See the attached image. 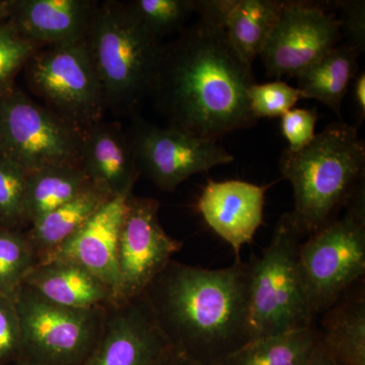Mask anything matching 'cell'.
<instances>
[{
    "instance_id": "1",
    "label": "cell",
    "mask_w": 365,
    "mask_h": 365,
    "mask_svg": "<svg viewBox=\"0 0 365 365\" xmlns=\"http://www.w3.org/2000/svg\"><path fill=\"white\" fill-rule=\"evenodd\" d=\"M199 16L163 45L150 95L169 126L217 141L256 123L248 102L256 81L222 26Z\"/></svg>"
},
{
    "instance_id": "2",
    "label": "cell",
    "mask_w": 365,
    "mask_h": 365,
    "mask_svg": "<svg viewBox=\"0 0 365 365\" xmlns=\"http://www.w3.org/2000/svg\"><path fill=\"white\" fill-rule=\"evenodd\" d=\"M145 292L170 346L200 364L218 365L251 341L250 262L206 269L170 261Z\"/></svg>"
},
{
    "instance_id": "3",
    "label": "cell",
    "mask_w": 365,
    "mask_h": 365,
    "mask_svg": "<svg viewBox=\"0 0 365 365\" xmlns=\"http://www.w3.org/2000/svg\"><path fill=\"white\" fill-rule=\"evenodd\" d=\"M279 169L294 190L290 211L304 237L337 218L364 185L365 144L357 128L332 122L299 151H283Z\"/></svg>"
},
{
    "instance_id": "4",
    "label": "cell",
    "mask_w": 365,
    "mask_h": 365,
    "mask_svg": "<svg viewBox=\"0 0 365 365\" xmlns=\"http://www.w3.org/2000/svg\"><path fill=\"white\" fill-rule=\"evenodd\" d=\"M86 43L106 108L131 112L150 95L163 44L139 23L127 2L98 4Z\"/></svg>"
},
{
    "instance_id": "5",
    "label": "cell",
    "mask_w": 365,
    "mask_h": 365,
    "mask_svg": "<svg viewBox=\"0 0 365 365\" xmlns=\"http://www.w3.org/2000/svg\"><path fill=\"white\" fill-rule=\"evenodd\" d=\"M302 239L292 213H285L261 256L250 261L251 340L314 327L316 314L300 267Z\"/></svg>"
},
{
    "instance_id": "6",
    "label": "cell",
    "mask_w": 365,
    "mask_h": 365,
    "mask_svg": "<svg viewBox=\"0 0 365 365\" xmlns=\"http://www.w3.org/2000/svg\"><path fill=\"white\" fill-rule=\"evenodd\" d=\"M344 210L300 244V267L316 316L332 307L365 274V185Z\"/></svg>"
},
{
    "instance_id": "7",
    "label": "cell",
    "mask_w": 365,
    "mask_h": 365,
    "mask_svg": "<svg viewBox=\"0 0 365 365\" xmlns=\"http://www.w3.org/2000/svg\"><path fill=\"white\" fill-rule=\"evenodd\" d=\"M81 137L83 131L16 86L0 96V153L26 175L81 165Z\"/></svg>"
},
{
    "instance_id": "8",
    "label": "cell",
    "mask_w": 365,
    "mask_h": 365,
    "mask_svg": "<svg viewBox=\"0 0 365 365\" xmlns=\"http://www.w3.org/2000/svg\"><path fill=\"white\" fill-rule=\"evenodd\" d=\"M25 67L31 90L51 111L81 131L101 121L104 93L86 40L38 50Z\"/></svg>"
},
{
    "instance_id": "9",
    "label": "cell",
    "mask_w": 365,
    "mask_h": 365,
    "mask_svg": "<svg viewBox=\"0 0 365 365\" xmlns=\"http://www.w3.org/2000/svg\"><path fill=\"white\" fill-rule=\"evenodd\" d=\"M21 351L34 365H68L88 349L93 333L91 309L53 304L23 285L14 297Z\"/></svg>"
},
{
    "instance_id": "10",
    "label": "cell",
    "mask_w": 365,
    "mask_h": 365,
    "mask_svg": "<svg viewBox=\"0 0 365 365\" xmlns=\"http://www.w3.org/2000/svg\"><path fill=\"white\" fill-rule=\"evenodd\" d=\"M332 9L334 1H285L260 54L268 76L297 78L339 45L342 31Z\"/></svg>"
},
{
    "instance_id": "11",
    "label": "cell",
    "mask_w": 365,
    "mask_h": 365,
    "mask_svg": "<svg viewBox=\"0 0 365 365\" xmlns=\"http://www.w3.org/2000/svg\"><path fill=\"white\" fill-rule=\"evenodd\" d=\"M129 138L139 172L163 191H174L193 175L235 160L217 141L172 126L163 128L141 118L134 121Z\"/></svg>"
},
{
    "instance_id": "12",
    "label": "cell",
    "mask_w": 365,
    "mask_h": 365,
    "mask_svg": "<svg viewBox=\"0 0 365 365\" xmlns=\"http://www.w3.org/2000/svg\"><path fill=\"white\" fill-rule=\"evenodd\" d=\"M158 208L155 199L127 198L118 242L119 299L143 294L182 248V242L170 237L160 225Z\"/></svg>"
},
{
    "instance_id": "13",
    "label": "cell",
    "mask_w": 365,
    "mask_h": 365,
    "mask_svg": "<svg viewBox=\"0 0 365 365\" xmlns=\"http://www.w3.org/2000/svg\"><path fill=\"white\" fill-rule=\"evenodd\" d=\"M271 185L259 186L241 180L209 181L198 199L197 209L215 234L237 255L253 241L264 220L266 192Z\"/></svg>"
},
{
    "instance_id": "14",
    "label": "cell",
    "mask_w": 365,
    "mask_h": 365,
    "mask_svg": "<svg viewBox=\"0 0 365 365\" xmlns=\"http://www.w3.org/2000/svg\"><path fill=\"white\" fill-rule=\"evenodd\" d=\"M128 196L110 198L76 234L48 253L45 261L76 264L117 295L119 287L118 242Z\"/></svg>"
},
{
    "instance_id": "15",
    "label": "cell",
    "mask_w": 365,
    "mask_h": 365,
    "mask_svg": "<svg viewBox=\"0 0 365 365\" xmlns=\"http://www.w3.org/2000/svg\"><path fill=\"white\" fill-rule=\"evenodd\" d=\"M97 6L90 0H11L9 21L34 44H72L88 38Z\"/></svg>"
},
{
    "instance_id": "16",
    "label": "cell",
    "mask_w": 365,
    "mask_h": 365,
    "mask_svg": "<svg viewBox=\"0 0 365 365\" xmlns=\"http://www.w3.org/2000/svg\"><path fill=\"white\" fill-rule=\"evenodd\" d=\"M170 347L144 297L113 322L85 365H155Z\"/></svg>"
},
{
    "instance_id": "17",
    "label": "cell",
    "mask_w": 365,
    "mask_h": 365,
    "mask_svg": "<svg viewBox=\"0 0 365 365\" xmlns=\"http://www.w3.org/2000/svg\"><path fill=\"white\" fill-rule=\"evenodd\" d=\"M81 165L110 198L131 195L139 170L130 138L119 125L100 121L83 131Z\"/></svg>"
},
{
    "instance_id": "18",
    "label": "cell",
    "mask_w": 365,
    "mask_h": 365,
    "mask_svg": "<svg viewBox=\"0 0 365 365\" xmlns=\"http://www.w3.org/2000/svg\"><path fill=\"white\" fill-rule=\"evenodd\" d=\"M283 0H196V14L216 21L247 63L260 56L284 9Z\"/></svg>"
},
{
    "instance_id": "19",
    "label": "cell",
    "mask_w": 365,
    "mask_h": 365,
    "mask_svg": "<svg viewBox=\"0 0 365 365\" xmlns=\"http://www.w3.org/2000/svg\"><path fill=\"white\" fill-rule=\"evenodd\" d=\"M319 344L340 365H365V292L357 283L324 312Z\"/></svg>"
},
{
    "instance_id": "20",
    "label": "cell",
    "mask_w": 365,
    "mask_h": 365,
    "mask_svg": "<svg viewBox=\"0 0 365 365\" xmlns=\"http://www.w3.org/2000/svg\"><path fill=\"white\" fill-rule=\"evenodd\" d=\"M23 285L53 304L71 309H93L111 294L85 269L61 261H44L33 267Z\"/></svg>"
},
{
    "instance_id": "21",
    "label": "cell",
    "mask_w": 365,
    "mask_h": 365,
    "mask_svg": "<svg viewBox=\"0 0 365 365\" xmlns=\"http://www.w3.org/2000/svg\"><path fill=\"white\" fill-rule=\"evenodd\" d=\"M360 53L349 45H338L297 76L302 98H314L341 116L346 95L359 74Z\"/></svg>"
},
{
    "instance_id": "22",
    "label": "cell",
    "mask_w": 365,
    "mask_h": 365,
    "mask_svg": "<svg viewBox=\"0 0 365 365\" xmlns=\"http://www.w3.org/2000/svg\"><path fill=\"white\" fill-rule=\"evenodd\" d=\"M93 186L81 165H54L26 175L25 222L34 225Z\"/></svg>"
},
{
    "instance_id": "23",
    "label": "cell",
    "mask_w": 365,
    "mask_h": 365,
    "mask_svg": "<svg viewBox=\"0 0 365 365\" xmlns=\"http://www.w3.org/2000/svg\"><path fill=\"white\" fill-rule=\"evenodd\" d=\"M317 344L314 326L249 341L218 365H307Z\"/></svg>"
},
{
    "instance_id": "24",
    "label": "cell",
    "mask_w": 365,
    "mask_h": 365,
    "mask_svg": "<svg viewBox=\"0 0 365 365\" xmlns=\"http://www.w3.org/2000/svg\"><path fill=\"white\" fill-rule=\"evenodd\" d=\"M109 199L95 186L91 187L34 223L29 242L32 248L35 246L50 253L76 234Z\"/></svg>"
},
{
    "instance_id": "25",
    "label": "cell",
    "mask_w": 365,
    "mask_h": 365,
    "mask_svg": "<svg viewBox=\"0 0 365 365\" xmlns=\"http://www.w3.org/2000/svg\"><path fill=\"white\" fill-rule=\"evenodd\" d=\"M33 268V249L26 237L0 227V295L14 299Z\"/></svg>"
},
{
    "instance_id": "26",
    "label": "cell",
    "mask_w": 365,
    "mask_h": 365,
    "mask_svg": "<svg viewBox=\"0 0 365 365\" xmlns=\"http://www.w3.org/2000/svg\"><path fill=\"white\" fill-rule=\"evenodd\" d=\"M127 4L145 30L160 40L182 30L189 16L196 13V0H134Z\"/></svg>"
},
{
    "instance_id": "27",
    "label": "cell",
    "mask_w": 365,
    "mask_h": 365,
    "mask_svg": "<svg viewBox=\"0 0 365 365\" xmlns=\"http://www.w3.org/2000/svg\"><path fill=\"white\" fill-rule=\"evenodd\" d=\"M26 173L0 153V227L14 230L25 222Z\"/></svg>"
},
{
    "instance_id": "28",
    "label": "cell",
    "mask_w": 365,
    "mask_h": 365,
    "mask_svg": "<svg viewBox=\"0 0 365 365\" xmlns=\"http://www.w3.org/2000/svg\"><path fill=\"white\" fill-rule=\"evenodd\" d=\"M38 48L39 46L21 36L9 19L0 25V96L16 86V74Z\"/></svg>"
},
{
    "instance_id": "29",
    "label": "cell",
    "mask_w": 365,
    "mask_h": 365,
    "mask_svg": "<svg viewBox=\"0 0 365 365\" xmlns=\"http://www.w3.org/2000/svg\"><path fill=\"white\" fill-rule=\"evenodd\" d=\"M302 98L297 88L277 79L266 83H255L248 91L249 109L255 119L282 117Z\"/></svg>"
},
{
    "instance_id": "30",
    "label": "cell",
    "mask_w": 365,
    "mask_h": 365,
    "mask_svg": "<svg viewBox=\"0 0 365 365\" xmlns=\"http://www.w3.org/2000/svg\"><path fill=\"white\" fill-rule=\"evenodd\" d=\"M318 112L316 109H294L281 117V132L288 143L287 150L295 153L306 148L316 136Z\"/></svg>"
},
{
    "instance_id": "31",
    "label": "cell",
    "mask_w": 365,
    "mask_h": 365,
    "mask_svg": "<svg viewBox=\"0 0 365 365\" xmlns=\"http://www.w3.org/2000/svg\"><path fill=\"white\" fill-rule=\"evenodd\" d=\"M334 9H339L341 31L347 38V45L361 54L365 47V2L364 0L334 1Z\"/></svg>"
},
{
    "instance_id": "32",
    "label": "cell",
    "mask_w": 365,
    "mask_h": 365,
    "mask_svg": "<svg viewBox=\"0 0 365 365\" xmlns=\"http://www.w3.org/2000/svg\"><path fill=\"white\" fill-rule=\"evenodd\" d=\"M20 351V324L14 299L0 295V362Z\"/></svg>"
},
{
    "instance_id": "33",
    "label": "cell",
    "mask_w": 365,
    "mask_h": 365,
    "mask_svg": "<svg viewBox=\"0 0 365 365\" xmlns=\"http://www.w3.org/2000/svg\"><path fill=\"white\" fill-rule=\"evenodd\" d=\"M352 86L354 105L359 113V123H361L365 118V73L364 71L359 72L356 78L353 81Z\"/></svg>"
},
{
    "instance_id": "34",
    "label": "cell",
    "mask_w": 365,
    "mask_h": 365,
    "mask_svg": "<svg viewBox=\"0 0 365 365\" xmlns=\"http://www.w3.org/2000/svg\"><path fill=\"white\" fill-rule=\"evenodd\" d=\"M155 365H202L186 354L175 349L172 346L163 353V356Z\"/></svg>"
},
{
    "instance_id": "35",
    "label": "cell",
    "mask_w": 365,
    "mask_h": 365,
    "mask_svg": "<svg viewBox=\"0 0 365 365\" xmlns=\"http://www.w3.org/2000/svg\"><path fill=\"white\" fill-rule=\"evenodd\" d=\"M307 365H340L339 364H337V362L335 361L332 359V357L330 356V355L328 354L325 351V350L322 348V346L319 344H317L316 348H314L313 354H312L311 359H309V364Z\"/></svg>"
},
{
    "instance_id": "36",
    "label": "cell",
    "mask_w": 365,
    "mask_h": 365,
    "mask_svg": "<svg viewBox=\"0 0 365 365\" xmlns=\"http://www.w3.org/2000/svg\"><path fill=\"white\" fill-rule=\"evenodd\" d=\"M11 0H0V25L9 19Z\"/></svg>"
},
{
    "instance_id": "37",
    "label": "cell",
    "mask_w": 365,
    "mask_h": 365,
    "mask_svg": "<svg viewBox=\"0 0 365 365\" xmlns=\"http://www.w3.org/2000/svg\"><path fill=\"white\" fill-rule=\"evenodd\" d=\"M26 365H34V364H26Z\"/></svg>"
}]
</instances>
